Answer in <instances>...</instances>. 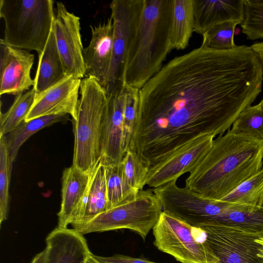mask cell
I'll list each match as a JSON object with an SVG mask.
<instances>
[{
	"mask_svg": "<svg viewBox=\"0 0 263 263\" xmlns=\"http://www.w3.org/2000/svg\"><path fill=\"white\" fill-rule=\"evenodd\" d=\"M172 0H143L134 26L124 64L122 84L140 89L163 67L173 49Z\"/></svg>",
	"mask_w": 263,
	"mask_h": 263,
	"instance_id": "cell-3",
	"label": "cell"
},
{
	"mask_svg": "<svg viewBox=\"0 0 263 263\" xmlns=\"http://www.w3.org/2000/svg\"><path fill=\"white\" fill-rule=\"evenodd\" d=\"M45 263H84L91 253L83 235L57 227L46 238Z\"/></svg>",
	"mask_w": 263,
	"mask_h": 263,
	"instance_id": "cell-16",
	"label": "cell"
},
{
	"mask_svg": "<svg viewBox=\"0 0 263 263\" xmlns=\"http://www.w3.org/2000/svg\"><path fill=\"white\" fill-rule=\"evenodd\" d=\"M123 107V142L125 153L129 149L138 115L139 89L126 87Z\"/></svg>",
	"mask_w": 263,
	"mask_h": 263,
	"instance_id": "cell-32",
	"label": "cell"
},
{
	"mask_svg": "<svg viewBox=\"0 0 263 263\" xmlns=\"http://www.w3.org/2000/svg\"><path fill=\"white\" fill-rule=\"evenodd\" d=\"M195 228L163 211L153 228L154 245L182 263H219L209 247L198 240Z\"/></svg>",
	"mask_w": 263,
	"mask_h": 263,
	"instance_id": "cell-7",
	"label": "cell"
},
{
	"mask_svg": "<svg viewBox=\"0 0 263 263\" xmlns=\"http://www.w3.org/2000/svg\"><path fill=\"white\" fill-rule=\"evenodd\" d=\"M12 163L10 162L5 135L0 136V226L8 217L9 184Z\"/></svg>",
	"mask_w": 263,
	"mask_h": 263,
	"instance_id": "cell-28",
	"label": "cell"
},
{
	"mask_svg": "<svg viewBox=\"0 0 263 263\" xmlns=\"http://www.w3.org/2000/svg\"><path fill=\"white\" fill-rule=\"evenodd\" d=\"M251 47L258 58L263 70V42H255Z\"/></svg>",
	"mask_w": 263,
	"mask_h": 263,
	"instance_id": "cell-34",
	"label": "cell"
},
{
	"mask_svg": "<svg viewBox=\"0 0 263 263\" xmlns=\"http://www.w3.org/2000/svg\"><path fill=\"white\" fill-rule=\"evenodd\" d=\"M81 79L67 76L63 80L36 93L25 121L51 115H70L76 120Z\"/></svg>",
	"mask_w": 263,
	"mask_h": 263,
	"instance_id": "cell-13",
	"label": "cell"
},
{
	"mask_svg": "<svg viewBox=\"0 0 263 263\" xmlns=\"http://www.w3.org/2000/svg\"><path fill=\"white\" fill-rule=\"evenodd\" d=\"M91 174L71 165L63 172L61 203L58 216V226L67 228L70 217L82 199L88 186Z\"/></svg>",
	"mask_w": 263,
	"mask_h": 263,
	"instance_id": "cell-19",
	"label": "cell"
},
{
	"mask_svg": "<svg viewBox=\"0 0 263 263\" xmlns=\"http://www.w3.org/2000/svg\"><path fill=\"white\" fill-rule=\"evenodd\" d=\"M143 0H113L109 5L113 22L112 52L105 90L108 95L123 85L122 75L132 32Z\"/></svg>",
	"mask_w": 263,
	"mask_h": 263,
	"instance_id": "cell-9",
	"label": "cell"
},
{
	"mask_svg": "<svg viewBox=\"0 0 263 263\" xmlns=\"http://www.w3.org/2000/svg\"><path fill=\"white\" fill-rule=\"evenodd\" d=\"M67 76L59 52L53 25L43 51L39 55V63L33 88L40 93L57 84Z\"/></svg>",
	"mask_w": 263,
	"mask_h": 263,
	"instance_id": "cell-20",
	"label": "cell"
},
{
	"mask_svg": "<svg viewBox=\"0 0 263 263\" xmlns=\"http://www.w3.org/2000/svg\"><path fill=\"white\" fill-rule=\"evenodd\" d=\"M162 212L161 204L152 190H141L88 222L72 229L83 235L127 229L144 240Z\"/></svg>",
	"mask_w": 263,
	"mask_h": 263,
	"instance_id": "cell-6",
	"label": "cell"
},
{
	"mask_svg": "<svg viewBox=\"0 0 263 263\" xmlns=\"http://www.w3.org/2000/svg\"><path fill=\"white\" fill-rule=\"evenodd\" d=\"M211 224H220L240 229L263 237V206L230 204Z\"/></svg>",
	"mask_w": 263,
	"mask_h": 263,
	"instance_id": "cell-21",
	"label": "cell"
},
{
	"mask_svg": "<svg viewBox=\"0 0 263 263\" xmlns=\"http://www.w3.org/2000/svg\"><path fill=\"white\" fill-rule=\"evenodd\" d=\"M237 22H227L217 25L204 33L201 46L217 50H228L237 45L234 35Z\"/></svg>",
	"mask_w": 263,
	"mask_h": 263,
	"instance_id": "cell-30",
	"label": "cell"
},
{
	"mask_svg": "<svg viewBox=\"0 0 263 263\" xmlns=\"http://www.w3.org/2000/svg\"><path fill=\"white\" fill-rule=\"evenodd\" d=\"M257 242H258L262 247V252H263V237L259 236L256 239Z\"/></svg>",
	"mask_w": 263,
	"mask_h": 263,
	"instance_id": "cell-37",
	"label": "cell"
},
{
	"mask_svg": "<svg viewBox=\"0 0 263 263\" xmlns=\"http://www.w3.org/2000/svg\"><path fill=\"white\" fill-rule=\"evenodd\" d=\"M124 175L129 184L136 191L143 190L149 167L133 151L127 150L121 161Z\"/></svg>",
	"mask_w": 263,
	"mask_h": 263,
	"instance_id": "cell-31",
	"label": "cell"
},
{
	"mask_svg": "<svg viewBox=\"0 0 263 263\" xmlns=\"http://www.w3.org/2000/svg\"><path fill=\"white\" fill-rule=\"evenodd\" d=\"M91 37L84 48L85 77L95 78L105 88L112 58L114 26L111 17L96 26H90Z\"/></svg>",
	"mask_w": 263,
	"mask_h": 263,
	"instance_id": "cell-15",
	"label": "cell"
},
{
	"mask_svg": "<svg viewBox=\"0 0 263 263\" xmlns=\"http://www.w3.org/2000/svg\"><path fill=\"white\" fill-rule=\"evenodd\" d=\"M46 254V250L45 249L42 251L36 254L30 263H45Z\"/></svg>",
	"mask_w": 263,
	"mask_h": 263,
	"instance_id": "cell-35",
	"label": "cell"
},
{
	"mask_svg": "<svg viewBox=\"0 0 263 263\" xmlns=\"http://www.w3.org/2000/svg\"><path fill=\"white\" fill-rule=\"evenodd\" d=\"M105 166L98 164L90 176L85 193L72 212L69 224L72 228L83 225L107 210Z\"/></svg>",
	"mask_w": 263,
	"mask_h": 263,
	"instance_id": "cell-18",
	"label": "cell"
},
{
	"mask_svg": "<svg viewBox=\"0 0 263 263\" xmlns=\"http://www.w3.org/2000/svg\"><path fill=\"white\" fill-rule=\"evenodd\" d=\"M7 44L40 54L52 30L55 13L52 0H1Z\"/></svg>",
	"mask_w": 263,
	"mask_h": 263,
	"instance_id": "cell-5",
	"label": "cell"
},
{
	"mask_svg": "<svg viewBox=\"0 0 263 263\" xmlns=\"http://www.w3.org/2000/svg\"><path fill=\"white\" fill-rule=\"evenodd\" d=\"M84 263H101L96 258L95 255L91 253L87 257Z\"/></svg>",
	"mask_w": 263,
	"mask_h": 263,
	"instance_id": "cell-36",
	"label": "cell"
},
{
	"mask_svg": "<svg viewBox=\"0 0 263 263\" xmlns=\"http://www.w3.org/2000/svg\"><path fill=\"white\" fill-rule=\"evenodd\" d=\"M194 31L203 35L214 26L227 22L241 23L245 0H193Z\"/></svg>",
	"mask_w": 263,
	"mask_h": 263,
	"instance_id": "cell-17",
	"label": "cell"
},
{
	"mask_svg": "<svg viewBox=\"0 0 263 263\" xmlns=\"http://www.w3.org/2000/svg\"><path fill=\"white\" fill-rule=\"evenodd\" d=\"M126 89L122 85L107 95L101 140L100 162L105 166L121 163L125 154L123 107Z\"/></svg>",
	"mask_w": 263,
	"mask_h": 263,
	"instance_id": "cell-11",
	"label": "cell"
},
{
	"mask_svg": "<svg viewBox=\"0 0 263 263\" xmlns=\"http://www.w3.org/2000/svg\"><path fill=\"white\" fill-rule=\"evenodd\" d=\"M105 178L107 210L139 191L134 189L128 183L123 173L121 162L105 166Z\"/></svg>",
	"mask_w": 263,
	"mask_h": 263,
	"instance_id": "cell-25",
	"label": "cell"
},
{
	"mask_svg": "<svg viewBox=\"0 0 263 263\" xmlns=\"http://www.w3.org/2000/svg\"><path fill=\"white\" fill-rule=\"evenodd\" d=\"M94 255L101 263H158L147 259L134 258L121 254H116L108 257Z\"/></svg>",
	"mask_w": 263,
	"mask_h": 263,
	"instance_id": "cell-33",
	"label": "cell"
},
{
	"mask_svg": "<svg viewBox=\"0 0 263 263\" xmlns=\"http://www.w3.org/2000/svg\"><path fill=\"white\" fill-rule=\"evenodd\" d=\"M213 135L199 137L182 146L161 163L149 169L146 185L153 189L159 187L182 175L189 173L196 163L211 148Z\"/></svg>",
	"mask_w": 263,
	"mask_h": 263,
	"instance_id": "cell-12",
	"label": "cell"
},
{
	"mask_svg": "<svg viewBox=\"0 0 263 263\" xmlns=\"http://www.w3.org/2000/svg\"><path fill=\"white\" fill-rule=\"evenodd\" d=\"M219 200L237 205L263 206V167Z\"/></svg>",
	"mask_w": 263,
	"mask_h": 263,
	"instance_id": "cell-24",
	"label": "cell"
},
{
	"mask_svg": "<svg viewBox=\"0 0 263 263\" xmlns=\"http://www.w3.org/2000/svg\"><path fill=\"white\" fill-rule=\"evenodd\" d=\"M229 130L235 134L263 140V109L260 103L243 109Z\"/></svg>",
	"mask_w": 263,
	"mask_h": 263,
	"instance_id": "cell-27",
	"label": "cell"
},
{
	"mask_svg": "<svg viewBox=\"0 0 263 263\" xmlns=\"http://www.w3.org/2000/svg\"><path fill=\"white\" fill-rule=\"evenodd\" d=\"M241 31L250 40L263 39V0H245Z\"/></svg>",
	"mask_w": 263,
	"mask_h": 263,
	"instance_id": "cell-29",
	"label": "cell"
},
{
	"mask_svg": "<svg viewBox=\"0 0 263 263\" xmlns=\"http://www.w3.org/2000/svg\"><path fill=\"white\" fill-rule=\"evenodd\" d=\"M262 82L251 46H201L173 59L139 90L128 150L150 168L199 137L224 134L259 95Z\"/></svg>",
	"mask_w": 263,
	"mask_h": 263,
	"instance_id": "cell-1",
	"label": "cell"
},
{
	"mask_svg": "<svg viewBox=\"0 0 263 263\" xmlns=\"http://www.w3.org/2000/svg\"><path fill=\"white\" fill-rule=\"evenodd\" d=\"M74 135L72 165L91 174L101 160V140L107 95L93 77L81 80Z\"/></svg>",
	"mask_w": 263,
	"mask_h": 263,
	"instance_id": "cell-4",
	"label": "cell"
},
{
	"mask_svg": "<svg viewBox=\"0 0 263 263\" xmlns=\"http://www.w3.org/2000/svg\"><path fill=\"white\" fill-rule=\"evenodd\" d=\"M34 55L0 40V95L17 96L34 86L30 72Z\"/></svg>",
	"mask_w": 263,
	"mask_h": 263,
	"instance_id": "cell-14",
	"label": "cell"
},
{
	"mask_svg": "<svg viewBox=\"0 0 263 263\" xmlns=\"http://www.w3.org/2000/svg\"><path fill=\"white\" fill-rule=\"evenodd\" d=\"M53 23L57 47L66 74L83 79L86 75L80 18L70 12L62 2L57 3Z\"/></svg>",
	"mask_w": 263,
	"mask_h": 263,
	"instance_id": "cell-10",
	"label": "cell"
},
{
	"mask_svg": "<svg viewBox=\"0 0 263 263\" xmlns=\"http://www.w3.org/2000/svg\"><path fill=\"white\" fill-rule=\"evenodd\" d=\"M198 229L219 263H263L262 247L256 240L260 236L220 224Z\"/></svg>",
	"mask_w": 263,
	"mask_h": 263,
	"instance_id": "cell-8",
	"label": "cell"
},
{
	"mask_svg": "<svg viewBox=\"0 0 263 263\" xmlns=\"http://www.w3.org/2000/svg\"><path fill=\"white\" fill-rule=\"evenodd\" d=\"M36 92L32 87L17 95L12 105L5 112H1L0 136L6 135L25 120L35 99Z\"/></svg>",
	"mask_w": 263,
	"mask_h": 263,
	"instance_id": "cell-26",
	"label": "cell"
},
{
	"mask_svg": "<svg viewBox=\"0 0 263 263\" xmlns=\"http://www.w3.org/2000/svg\"><path fill=\"white\" fill-rule=\"evenodd\" d=\"M263 140L229 130L189 173L185 186L203 197L220 200L262 168Z\"/></svg>",
	"mask_w": 263,
	"mask_h": 263,
	"instance_id": "cell-2",
	"label": "cell"
},
{
	"mask_svg": "<svg viewBox=\"0 0 263 263\" xmlns=\"http://www.w3.org/2000/svg\"><path fill=\"white\" fill-rule=\"evenodd\" d=\"M259 103L261 104V106L263 109V99L261 100V101Z\"/></svg>",
	"mask_w": 263,
	"mask_h": 263,
	"instance_id": "cell-38",
	"label": "cell"
},
{
	"mask_svg": "<svg viewBox=\"0 0 263 263\" xmlns=\"http://www.w3.org/2000/svg\"><path fill=\"white\" fill-rule=\"evenodd\" d=\"M68 115H51L40 117L28 121L23 120L15 129L5 135L9 157L13 163L22 144L40 130L55 123L66 122Z\"/></svg>",
	"mask_w": 263,
	"mask_h": 263,
	"instance_id": "cell-23",
	"label": "cell"
},
{
	"mask_svg": "<svg viewBox=\"0 0 263 263\" xmlns=\"http://www.w3.org/2000/svg\"><path fill=\"white\" fill-rule=\"evenodd\" d=\"M193 0H172L170 29L173 49H184L194 32Z\"/></svg>",
	"mask_w": 263,
	"mask_h": 263,
	"instance_id": "cell-22",
	"label": "cell"
}]
</instances>
